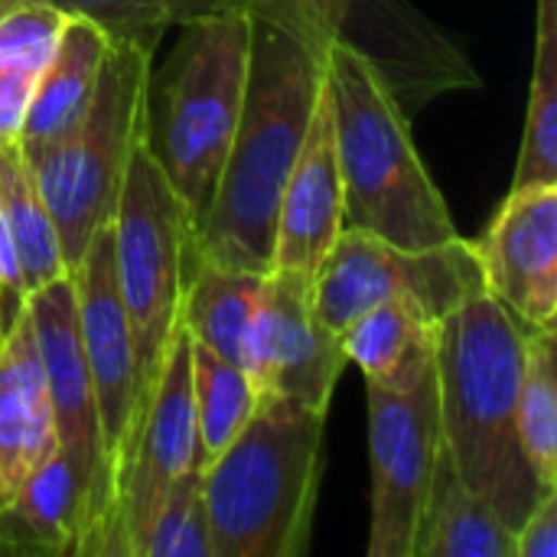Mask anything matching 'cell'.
I'll return each mask as SVG.
<instances>
[{
	"label": "cell",
	"mask_w": 557,
	"mask_h": 557,
	"mask_svg": "<svg viewBox=\"0 0 557 557\" xmlns=\"http://www.w3.org/2000/svg\"><path fill=\"white\" fill-rule=\"evenodd\" d=\"M320 88L323 59L290 33L251 20L242 114L209 215L193 238V264L271 271L277 202L304 147Z\"/></svg>",
	"instance_id": "obj_1"
},
{
	"label": "cell",
	"mask_w": 557,
	"mask_h": 557,
	"mask_svg": "<svg viewBox=\"0 0 557 557\" xmlns=\"http://www.w3.org/2000/svg\"><path fill=\"white\" fill-rule=\"evenodd\" d=\"M529 330L490 294L437 323L434 379L441 441L460 480L519 532L542 490L519 447L516 405Z\"/></svg>",
	"instance_id": "obj_2"
},
{
	"label": "cell",
	"mask_w": 557,
	"mask_h": 557,
	"mask_svg": "<svg viewBox=\"0 0 557 557\" xmlns=\"http://www.w3.org/2000/svg\"><path fill=\"white\" fill-rule=\"evenodd\" d=\"M323 75L343 180V228L414 251L460 238L388 82L346 46L323 52Z\"/></svg>",
	"instance_id": "obj_3"
},
{
	"label": "cell",
	"mask_w": 557,
	"mask_h": 557,
	"mask_svg": "<svg viewBox=\"0 0 557 557\" xmlns=\"http://www.w3.org/2000/svg\"><path fill=\"white\" fill-rule=\"evenodd\" d=\"M326 411L261 395L238 437L202 467L215 557H300L323 483Z\"/></svg>",
	"instance_id": "obj_4"
},
{
	"label": "cell",
	"mask_w": 557,
	"mask_h": 557,
	"mask_svg": "<svg viewBox=\"0 0 557 557\" xmlns=\"http://www.w3.org/2000/svg\"><path fill=\"white\" fill-rule=\"evenodd\" d=\"M176 29L166 65H150L147 75L144 147L183 202L196 238L238 127L251 20L245 13H219Z\"/></svg>",
	"instance_id": "obj_5"
},
{
	"label": "cell",
	"mask_w": 557,
	"mask_h": 557,
	"mask_svg": "<svg viewBox=\"0 0 557 557\" xmlns=\"http://www.w3.org/2000/svg\"><path fill=\"white\" fill-rule=\"evenodd\" d=\"M153 55L157 46L147 42H111L82 121L55 144L23 153L55 222L69 271L114 215L131 153L144 137V91Z\"/></svg>",
	"instance_id": "obj_6"
},
{
	"label": "cell",
	"mask_w": 557,
	"mask_h": 557,
	"mask_svg": "<svg viewBox=\"0 0 557 557\" xmlns=\"http://www.w3.org/2000/svg\"><path fill=\"white\" fill-rule=\"evenodd\" d=\"M117 290L137 359V428L147 418L166 356L183 330V294L193 271V225L173 186L140 144L131 153L111 215ZM131 441V450H134ZM131 457V454H127ZM127 467V463H124ZM124 473V470H121Z\"/></svg>",
	"instance_id": "obj_7"
},
{
	"label": "cell",
	"mask_w": 557,
	"mask_h": 557,
	"mask_svg": "<svg viewBox=\"0 0 557 557\" xmlns=\"http://www.w3.org/2000/svg\"><path fill=\"white\" fill-rule=\"evenodd\" d=\"M238 7L320 59L330 46L352 49L388 82L408 117L444 91L480 85L457 42L408 0H238Z\"/></svg>",
	"instance_id": "obj_8"
},
{
	"label": "cell",
	"mask_w": 557,
	"mask_h": 557,
	"mask_svg": "<svg viewBox=\"0 0 557 557\" xmlns=\"http://www.w3.org/2000/svg\"><path fill=\"white\" fill-rule=\"evenodd\" d=\"M476 294H486V281L476 248L463 235L414 251L343 228L313 277L317 317L336 336L356 317L388 300H414L434 320H444Z\"/></svg>",
	"instance_id": "obj_9"
},
{
	"label": "cell",
	"mask_w": 557,
	"mask_h": 557,
	"mask_svg": "<svg viewBox=\"0 0 557 557\" xmlns=\"http://www.w3.org/2000/svg\"><path fill=\"white\" fill-rule=\"evenodd\" d=\"M69 274L75 287L78 336H82V349H85V362L91 375L98 437H101L98 496H95L91 522L82 542V557H98L111 499H114L121 470L131 454L134 428H137V359H134V339H131L127 313L121 304V290H117L111 222L95 232L91 245L85 248V255Z\"/></svg>",
	"instance_id": "obj_10"
},
{
	"label": "cell",
	"mask_w": 557,
	"mask_h": 557,
	"mask_svg": "<svg viewBox=\"0 0 557 557\" xmlns=\"http://www.w3.org/2000/svg\"><path fill=\"white\" fill-rule=\"evenodd\" d=\"M372 525L369 557H414L421 512L441 454L434 369L408 392L366 385Z\"/></svg>",
	"instance_id": "obj_11"
},
{
	"label": "cell",
	"mask_w": 557,
	"mask_h": 557,
	"mask_svg": "<svg viewBox=\"0 0 557 557\" xmlns=\"http://www.w3.org/2000/svg\"><path fill=\"white\" fill-rule=\"evenodd\" d=\"M189 349L193 343L186 330H180L166 356L160 385L150 398L140 434L134 441V450L127 457V467L117 480L98 557H140L150 522L173 483L193 463H206L193 411Z\"/></svg>",
	"instance_id": "obj_12"
},
{
	"label": "cell",
	"mask_w": 557,
	"mask_h": 557,
	"mask_svg": "<svg viewBox=\"0 0 557 557\" xmlns=\"http://www.w3.org/2000/svg\"><path fill=\"white\" fill-rule=\"evenodd\" d=\"M346 366L339 336L317 317L313 281L290 271H268L245 362L258 392L330 414Z\"/></svg>",
	"instance_id": "obj_13"
},
{
	"label": "cell",
	"mask_w": 557,
	"mask_h": 557,
	"mask_svg": "<svg viewBox=\"0 0 557 557\" xmlns=\"http://www.w3.org/2000/svg\"><path fill=\"white\" fill-rule=\"evenodd\" d=\"M486 294L529 333L557 323V183L512 186L473 242Z\"/></svg>",
	"instance_id": "obj_14"
},
{
	"label": "cell",
	"mask_w": 557,
	"mask_h": 557,
	"mask_svg": "<svg viewBox=\"0 0 557 557\" xmlns=\"http://www.w3.org/2000/svg\"><path fill=\"white\" fill-rule=\"evenodd\" d=\"M26 317H29V330H33L36 352L42 362L59 450L72 460L75 473L82 476L88 490V519H85V532H88L95 496H98V473H101V437H98L91 375H88V362H85V349L78 336L72 274H62L29 290Z\"/></svg>",
	"instance_id": "obj_15"
},
{
	"label": "cell",
	"mask_w": 557,
	"mask_h": 557,
	"mask_svg": "<svg viewBox=\"0 0 557 557\" xmlns=\"http://www.w3.org/2000/svg\"><path fill=\"white\" fill-rule=\"evenodd\" d=\"M339 232H343V180L336 160L333 104L323 75V88L317 95L304 147L290 166V176L277 202L271 271H290L313 281L317 268L323 264Z\"/></svg>",
	"instance_id": "obj_16"
},
{
	"label": "cell",
	"mask_w": 557,
	"mask_h": 557,
	"mask_svg": "<svg viewBox=\"0 0 557 557\" xmlns=\"http://www.w3.org/2000/svg\"><path fill=\"white\" fill-rule=\"evenodd\" d=\"M59 447L26 310L0 330V506Z\"/></svg>",
	"instance_id": "obj_17"
},
{
	"label": "cell",
	"mask_w": 557,
	"mask_h": 557,
	"mask_svg": "<svg viewBox=\"0 0 557 557\" xmlns=\"http://www.w3.org/2000/svg\"><path fill=\"white\" fill-rule=\"evenodd\" d=\"M88 519V490L55 447L0 506V557H78Z\"/></svg>",
	"instance_id": "obj_18"
},
{
	"label": "cell",
	"mask_w": 557,
	"mask_h": 557,
	"mask_svg": "<svg viewBox=\"0 0 557 557\" xmlns=\"http://www.w3.org/2000/svg\"><path fill=\"white\" fill-rule=\"evenodd\" d=\"M108 46L111 39L91 20L65 16L59 46L42 75L36 78L29 111L23 121L20 150L26 157L55 144L82 121L95 98Z\"/></svg>",
	"instance_id": "obj_19"
},
{
	"label": "cell",
	"mask_w": 557,
	"mask_h": 557,
	"mask_svg": "<svg viewBox=\"0 0 557 557\" xmlns=\"http://www.w3.org/2000/svg\"><path fill=\"white\" fill-rule=\"evenodd\" d=\"M437 323L414 300H388L356 317L343 333V352L366 375V385L408 392L434 369Z\"/></svg>",
	"instance_id": "obj_20"
},
{
	"label": "cell",
	"mask_w": 557,
	"mask_h": 557,
	"mask_svg": "<svg viewBox=\"0 0 557 557\" xmlns=\"http://www.w3.org/2000/svg\"><path fill=\"white\" fill-rule=\"evenodd\" d=\"M414 557H516V532L460 480L444 441L421 512Z\"/></svg>",
	"instance_id": "obj_21"
},
{
	"label": "cell",
	"mask_w": 557,
	"mask_h": 557,
	"mask_svg": "<svg viewBox=\"0 0 557 557\" xmlns=\"http://www.w3.org/2000/svg\"><path fill=\"white\" fill-rule=\"evenodd\" d=\"M261 287L264 274L219 264H193L180 313L186 336L196 346H206L209 352L245 369Z\"/></svg>",
	"instance_id": "obj_22"
},
{
	"label": "cell",
	"mask_w": 557,
	"mask_h": 557,
	"mask_svg": "<svg viewBox=\"0 0 557 557\" xmlns=\"http://www.w3.org/2000/svg\"><path fill=\"white\" fill-rule=\"evenodd\" d=\"M0 212L23 264L26 294L69 274L55 222L42 202V193L20 144L0 147Z\"/></svg>",
	"instance_id": "obj_23"
},
{
	"label": "cell",
	"mask_w": 557,
	"mask_h": 557,
	"mask_svg": "<svg viewBox=\"0 0 557 557\" xmlns=\"http://www.w3.org/2000/svg\"><path fill=\"white\" fill-rule=\"evenodd\" d=\"M557 183V0H539L529 111L512 186Z\"/></svg>",
	"instance_id": "obj_24"
},
{
	"label": "cell",
	"mask_w": 557,
	"mask_h": 557,
	"mask_svg": "<svg viewBox=\"0 0 557 557\" xmlns=\"http://www.w3.org/2000/svg\"><path fill=\"white\" fill-rule=\"evenodd\" d=\"M519 447L542 490H557V372L555 330H532L516 405Z\"/></svg>",
	"instance_id": "obj_25"
},
{
	"label": "cell",
	"mask_w": 557,
	"mask_h": 557,
	"mask_svg": "<svg viewBox=\"0 0 557 557\" xmlns=\"http://www.w3.org/2000/svg\"><path fill=\"white\" fill-rule=\"evenodd\" d=\"M189 362H193V411H196L199 447L202 457L212 460L248 424V418L261 401V392L242 366L209 352L206 346L193 343Z\"/></svg>",
	"instance_id": "obj_26"
},
{
	"label": "cell",
	"mask_w": 557,
	"mask_h": 557,
	"mask_svg": "<svg viewBox=\"0 0 557 557\" xmlns=\"http://www.w3.org/2000/svg\"><path fill=\"white\" fill-rule=\"evenodd\" d=\"M65 16L91 20L111 42L160 46L166 29L219 13H242L238 0H46Z\"/></svg>",
	"instance_id": "obj_27"
},
{
	"label": "cell",
	"mask_w": 557,
	"mask_h": 557,
	"mask_svg": "<svg viewBox=\"0 0 557 557\" xmlns=\"http://www.w3.org/2000/svg\"><path fill=\"white\" fill-rule=\"evenodd\" d=\"M202 467L206 463H193L173 483L150 522L140 557H215L202 496Z\"/></svg>",
	"instance_id": "obj_28"
},
{
	"label": "cell",
	"mask_w": 557,
	"mask_h": 557,
	"mask_svg": "<svg viewBox=\"0 0 557 557\" xmlns=\"http://www.w3.org/2000/svg\"><path fill=\"white\" fill-rule=\"evenodd\" d=\"M65 26V13L49 7L46 0H20L0 13V72H26L42 75L49 65L59 36Z\"/></svg>",
	"instance_id": "obj_29"
},
{
	"label": "cell",
	"mask_w": 557,
	"mask_h": 557,
	"mask_svg": "<svg viewBox=\"0 0 557 557\" xmlns=\"http://www.w3.org/2000/svg\"><path fill=\"white\" fill-rule=\"evenodd\" d=\"M516 557H557V490L545 493L519 525Z\"/></svg>",
	"instance_id": "obj_30"
},
{
	"label": "cell",
	"mask_w": 557,
	"mask_h": 557,
	"mask_svg": "<svg viewBox=\"0 0 557 557\" xmlns=\"http://www.w3.org/2000/svg\"><path fill=\"white\" fill-rule=\"evenodd\" d=\"M23 310H26L23 264H20L13 235H10V228H7V219H3V212H0V330H7Z\"/></svg>",
	"instance_id": "obj_31"
},
{
	"label": "cell",
	"mask_w": 557,
	"mask_h": 557,
	"mask_svg": "<svg viewBox=\"0 0 557 557\" xmlns=\"http://www.w3.org/2000/svg\"><path fill=\"white\" fill-rule=\"evenodd\" d=\"M33 88H36V75L0 72V147L3 144H20Z\"/></svg>",
	"instance_id": "obj_32"
},
{
	"label": "cell",
	"mask_w": 557,
	"mask_h": 557,
	"mask_svg": "<svg viewBox=\"0 0 557 557\" xmlns=\"http://www.w3.org/2000/svg\"><path fill=\"white\" fill-rule=\"evenodd\" d=\"M13 3H20V0H0V13H3V10H10Z\"/></svg>",
	"instance_id": "obj_33"
}]
</instances>
